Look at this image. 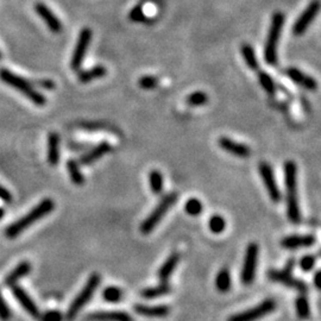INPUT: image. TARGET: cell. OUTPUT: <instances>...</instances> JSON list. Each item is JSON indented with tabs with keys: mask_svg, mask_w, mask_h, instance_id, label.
Returning a JSON list of instances; mask_svg holds the SVG:
<instances>
[{
	"mask_svg": "<svg viewBox=\"0 0 321 321\" xmlns=\"http://www.w3.org/2000/svg\"><path fill=\"white\" fill-rule=\"evenodd\" d=\"M284 182L287 190V216L290 223L299 224L301 212L297 198V167L294 161L284 163Z\"/></svg>",
	"mask_w": 321,
	"mask_h": 321,
	"instance_id": "6da1fadb",
	"label": "cell"
},
{
	"mask_svg": "<svg viewBox=\"0 0 321 321\" xmlns=\"http://www.w3.org/2000/svg\"><path fill=\"white\" fill-rule=\"evenodd\" d=\"M55 208L54 200L50 198L43 199L37 206L32 208L28 214H25L24 217H22L21 219L10 225L9 227H6L5 230V236L8 238H16L19 236L22 232H24L26 228L31 226L32 224H35L36 221H38L42 218H44L48 214H50Z\"/></svg>",
	"mask_w": 321,
	"mask_h": 321,
	"instance_id": "7a4b0ae2",
	"label": "cell"
},
{
	"mask_svg": "<svg viewBox=\"0 0 321 321\" xmlns=\"http://www.w3.org/2000/svg\"><path fill=\"white\" fill-rule=\"evenodd\" d=\"M0 80L5 82L6 85L11 86L15 89H17L18 92H21L23 95H25L30 101L34 102L37 106H44L47 104V99L43 95L41 92H38L30 81L26 79L22 78L11 71H9L8 68H0Z\"/></svg>",
	"mask_w": 321,
	"mask_h": 321,
	"instance_id": "3957f363",
	"label": "cell"
},
{
	"mask_svg": "<svg viewBox=\"0 0 321 321\" xmlns=\"http://www.w3.org/2000/svg\"><path fill=\"white\" fill-rule=\"evenodd\" d=\"M284 21H286V17L280 11L275 12L271 17L270 29L268 32L266 47H264V61L269 66H275L277 63V45H279Z\"/></svg>",
	"mask_w": 321,
	"mask_h": 321,
	"instance_id": "277c9868",
	"label": "cell"
},
{
	"mask_svg": "<svg viewBox=\"0 0 321 321\" xmlns=\"http://www.w3.org/2000/svg\"><path fill=\"white\" fill-rule=\"evenodd\" d=\"M177 199L178 195L176 191H171V193L164 195V197L161 199L160 203L157 204V206L152 210L151 213L149 214L144 219L143 223L141 224V232L143 234H150L152 231H154V228L161 223L162 219L165 217V214L169 212L170 208L176 204Z\"/></svg>",
	"mask_w": 321,
	"mask_h": 321,
	"instance_id": "5b68a950",
	"label": "cell"
},
{
	"mask_svg": "<svg viewBox=\"0 0 321 321\" xmlns=\"http://www.w3.org/2000/svg\"><path fill=\"white\" fill-rule=\"evenodd\" d=\"M101 277L100 275L94 273L89 276V279L87 281V283L85 284L84 288L81 289V292L76 295V297L73 300V302L69 306L67 315H66V319L68 321H73L78 316V314L80 313V310L84 308V307L87 304L89 301H91L92 297H93L95 290L100 284Z\"/></svg>",
	"mask_w": 321,
	"mask_h": 321,
	"instance_id": "8992f818",
	"label": "cell"
},
{
	"mask_svg": "<svg viewBox=\"0 0 321 321\" xmlns=\"http://www.w3.org/2000/svg\"><path fill=\"white\" fill-rule=\"evenodd\" d=\"M258 253H260V249H258L257 244L250 243L246 247L243 268H241L240 273L241 282H243V284H245V286H250L254 281V277H256Z\"/></svg>",
	"mask_w": 321,
	"mask_h": 321,
	"instance_id": "52a82bcc",
	"label": "cell"
},
{
	"mask_svg": "<svg viewBox=\"0 0 321 321\" xmlns=\"http://www.w3.org/2000/svg\"><path fill=\"white\" fill-rule=\"evenodd\" d=\"M275 308H276V301L274 299H267L252 308L230 316L227 321H257L274 312Z\"/></svg>",
	"mask_w": 321,
	"mask_h": 321,
	"instance_id": "ba28073f",
	"label": "cell"
},
{
	"mask_svg": "<svg viewBox=\"0 0 321 321\" xmlns=\"http://www.w3.org/2000/svg\"><path fill=\"white\" fill-rule=\"evenodd\" d=\"M92 41V30L89 28H84L79 35L78 42L73 51L72 59H71V68L74 72H79L81 69V66L84 63V59L87 54L89 43Z\"/></svg>",
	"mask_w": 321,
	"mask_h": 321,
	"instance_id": "9c48e42d",
	"label": "cell"
},
{
	"mask_svg": "<svg viewBox=\"0 0 321 321\" xmlns=\"http://www.w3.org/2000/svg\"><path fill=\"white\" fill-rule=\"evenodd\" d=\"M258 171H260L261 178H262L264 186L267 188L271 201H274L275 204L280 203L281 199H282V194H281L280 187L277 184L276 178H275V174L271 165L267 163V162H261L260 165H258Z\"/></svg>",
	"mask_w": 321,
	"mask_h": 321,
	"instance_id": "30bf717a",
	"label": "cell"
},
{
	"mask_svg": "<svg viewBox=\"0 0 321 321\" xmlns=\"http://www.w3.org/2000/svg\"><path fill=\"white\" fill-rule=\"evenodd\" d=\"M268 277L270 281L276 283H281L283 286L288 288H292L295 289L301 294H306L308 292V286L306 282L301 281L299 279H295L292 274L288 273L286 270H276V269H270L268 271Z\"/></svg>",
	"mask_w": 321,
	"mask_h": 321,
	"instance_id": "8fae6325",
	"label": "cell"
},
{
	"mask_svg": "<svg viewBox=\"0 0 321 321\" xmlns=\"http://www.w3.org/2000/svg\"><path fill=\"white\" fill-rule=\"evenodd\" d=\"M320 10L319 0H313L309 3V5L304 9V11L296 19L295 24L293 25V34L295 36H302L308 26L312 24L314 19L317 16Z\"/></svg>",
	"mask_w": 321,
	"mask_h": 321,
	"instance_id": "7c38bea8",
	"label": "cell"
},
{
	"mask_svg": "<svg viewBox=\"0 0 321 321\" xmlns=\"http://www.w3.org/2000/svg\"><path fill=\"white\" fill-rule=\"evenodd\" d=\"M35 11L43 19V22L47 24L49 30L52 34H59L62 31V23L59 22L57 16L43 3H37L35 5Z\"/></svg>",
	"mask_w": 321,
	"mask_h": 321,
	"instance_id": "4fadbf2b",
	"label": "cell"
},
{
	"mask_svg": "<svg viewBox=\"0 0 321 321\" xmlns=\"http://www.w3.org/2000/svg\"><path fill=\"white\" fill-rule=\"evenodd\" d=\"M218 144H219V147L223 149L224 151L228 152V154H231L232 156H236L239 158H246L251 155V149L247 147L246 144L239 143V142L231 140V138L226 137V136L220 137L219 141H218Z\"/></svg>",
	"mask_w": 321,
	"mask_h": 321,
	"instance_id": "5bb4252c",
	"label": "cell"
},
{
	"mask_svg": "<svg viewBox=\"0 0 321 321\" xmlns=\"http://www.w3.org/2000/svg\"><path fill=\"white\" fill-rule=\"evenodd\" d=\"M12 294L13 296H15V299L17 300L19 304L23 307V309L26 310V312H28L32 317L38 319L39 315H41V313H39L37 304L32 301L31 297L29 296V294L26 293L22 287L16 286V284L15 286H12Z\"/></svg>",
	"mask_w": 321,
	"mask_h": 321,
	"instance_id": "9a60e30c",
	"label": "cell"
},
{
	"mask_svg": "<svg viewBox=\"0 0 321 321\" xmlns=\"http://www.w3.org/2000/svg\"><path fill=\"white\" fill-rule=\"evenodd\" d=\"M111 144L108 143L107 141L100 142V143L95 145L94 148L89 149L88 151H86L84 155H81L80 160H79V163L81 165H91L93 164L94 162H97L98 160H100L101 157H104L106 154L111 151Z\"/></svg>",
	"mask_w": 321,
	"mask_h": 321,
	"instance_id": "2e32d148",
	"label": "cell"
},
{
	"mask_svg": "<svg viewBox=\"0 0 321 321\" xmlns=\"http://www.w3.org/2000/svg\"><path fill=\"white\" fill-rule=\"evenodd\" d=\"M86 321H134V319L130 314L121 310H99L87 314Z\"/></svg>",
	"mask_w": 321,
	"mask_h": 321,
	"instance_id": "e0dca14e",
	"label": "cell"
},
{
	"mask_svg": "<svg viewBox=\"0 0 321 321\" xmlns=\"http://www.w3.org/2000/svg\"><path fill=\"white\" fill-rule=\"evenodd\" d=\"M315 237L313 234H292V236H288L283 238L281 240V245L284 249L288 250H294L299 249V247H309L313 246L315 244Z\"/></svg>",
	"mask_w": 321,
	"mask_h": 321,
	"instance_id": "ac0fdd59",
	"label": "cell"
},
{
	"mask_svg": "<svg viewBox=\"0 0 321 321\" xmlns=\"http://www.w3.org/2000/svg\"><path fill=\"white\" fill-rule=\"evenodd\" d=\"M286 74L293 82H295L296 85L301 86V87L308 89V91H315V89L317 88V82L315 81V79L312 78V76L304 74V73L301 72L299 68H295V67L288 68L286 71Z\"/></svg>",
	"mask_w": 321,
	"mask_h": 321,
	"instance_id": "d6986e66",
	"label": "cell"
},
{
	"mask_svg": "<svg viewBox=\"0 0 321 321\" xmlns=\"http://www.w3.org/2000/svg\"><path fill=\"white\" fill-rule=\"evenodd\" d=\"M134 309L136 313L145 317H165L170 314V307L167 304L147 306V304L136 303Z\"/></svg>",
	"mask_w": 321,
	"mask_h": 321,
	"instance_id": "ffe728a7",
	"label": "cell"
},
{
	"mask_svg": "<svg viewBox=\"0 0 321 321\" xmlns=\"http://www.w3.org/2000/svg\"><path fill=\"white\" fill-rule=\"evenodd\" d=\"M178 262H180V254L177 252L171 253L170 256L164 261V263L162 264L160 269H158V279H160L162 282H167V281L170 279L171 275H173L175 269H176Z\"/></svg>",
	"mask_w": 321,
	"mask_h": 321,
	"instance_id": "44dd1931",
	"label": "cell"
},
{
	"mask_svg": "<svg viewBox=\"0 0 321 321\" xmlns=\"http://www.w3.org/2000/svg\"><path fill=\"white\" fill-rule=\"evenodd\" d=\"M48 163L56 167L59 162V136L56 132H50L48 136Z\"/></svg>",
	"mask_w": 321,
	"mask_h": 321,
	"instance_id": "7402d4cb",
	"label": "cell"
},
{
	"mask_svg": "<svg viewBox=\"0 0 321 321\" xmlns=\"http://www.w3.org/2000/svg\"><path fill=\"white\" fill-rule=\"evenodd\" d=\"M30 271H31V264H30L28 261L21 262L17 267L15 268V269L11 271V273L8 275V276L5 277L4 284L8 287L15 286V284H17V282L22 279V277L29 275Z\"/></svg>",
	"mask_w": 321,
	"mask_h": 321,
	"instance_id": "603a6c76",
	"label": "cell"
},
{
	"mask_svg": "<svg viewBox=\"0 0 321 321\" xmlns=\"http://www.w3.org/2000/svg\"><path fill=\"white\" fill-rule=\"evenodd\" d=\"M107 74V69L105 66H94V67L86 69V71H79L78 79L81 84H88L97 79H101Z\"/></svg>",
	"mask_w": 321,
	"mask_h": 321,
	"instance_id": "cb8c5ba5",
	"label": "cell"
},
{
	"mask_svg": "<svg viewBox=\"0 0 321 321\" xmlns=\"http://www.w3.org/2000/svg\"><path fill=\"white\" fill-rule=\"evenodd\" d=\"M171 292V287L170 284H168L167 282H162L161 284L155 287H148L144 288L143 290L141 292L142 297L147 300H151V299H156V297L167 295Z\"/></svg>",
	"mask_w": 321,
	"mask_h": 321,
	"instance_id": "d4e9b609",
	"label": "cell"
},
{
	"mask_svg": "<svg viewBox=\"0 0 321 321\" xmlns=\"http://www.w3.org/2000/svg\"><path fill=\"white\" fill-rule=\"evenodd\" d=\"M240 52L247 67H249L251 71H257L258 67H260V63H258L256 52H254L252 45L249 44V43H244L240 48Z\"/></svg>",
	"mask_w": 321,
	"mask_h": 321,
	"instance_id": "484cf974",
	"label": "cell"
},
{
	"mask_svg": "<svg viewBox=\"0 0 321 321\" xmlns=\"http://www.w3.org/2000/svg\"><path fill=\"white\" fill-rule=\"evenodd\" d=\"M67 170L69 177L75 186H84L86 178L80 169V163L75 160H69L67 162Z\"/></svg>",
	"mask_w": 321,
	"mask_h": 321,
	"instance_id": "4316f807",
	"label": "cell"
},
{
	"mask_svg": "<svg viewBox=\"0 0 321 321\" xmlns=\"http://www.w3.org/2000/svg\"><path fill=\"white\" fill-rule=\"evenodd\" d=\"M231 274L226 268H223L216 276V287L220 293H227L231 289Z\"/></svg>",
	"mask_w": 321,
	"mask_h": 321,
	"instance_id": "83f0119b",
	"label": "cell"
},
{
	"mask_svg": "<svg viewBox=\"0 0 321 321\" xmlns=\"http://www.w3.org/2000/svg\"><path fill=\"white\" fill-rule=\"evenodd\" d=\"M163 176H162V173L160 170L154 169L149 173V184H150L152 193L160 195L163 191Z\"/></svg>",
	"mask_w": 321,
	"mask_h": 321,
	"instance_id": "f1b7e54d",
	"label": "cell"
},
{
	"mask_svg": "<svg viewBox=\"0 0 321 321\" xmlns=\"http://www.w3.org/2000/svg\"><path fill=\"white\" fill-rule=\"evenodd\" d=\"M258 81H260V85L262 86V88L268 94L274 95L276 93V84H275L274 79L267 72L258 73Z\"/></svg>",
	"mask_w": 321,
	"mask_h": 321,
	"instance_id": "f546056e",
	"label": "cell"
},
{
	"mask_svg": "<svg viewBox=\"0 0 321 321\" xmlns=\"http://www.w3.org/2000/svg\"><path fill=\"white\" fill-rule=\"evenodd\" d=\"M123 296H124L123 290H121L120 288L114 287V286L106 287L104 292H102V299L107 301V302H112V303L121 301L123 300Z\"/></svg>",
	"mask_w": 321,
	"mask_h": 321,
	"instance_id": "4dcf8cb0",
	"label": "cell"
},
{
	"mask_svg": "<svg viewBox=\"0 0 321 321\" xmlns=\"http://www.w3.org/2000/svg\"><path fill=\"white\" fill-rule=\"evenodd\" d=\"M296 306V314L301 320H307L310 316V308H309V302L307 300V297L304 295H301L296 299L295 302Z\"/></svg>",
	"mask_w": 321,
	"mask_h": 321,
	"instance_id": "1f68e13d",
	"label": "cell"
},
{
	"mask_svg": "<svg viewBox=\"0 0 321 321\" xmlns=\"http://www.w3.org/2000/svg\"><path fill=\"white\" fill-rule=\"evenodd\" d=\"M208 227H210L211 232L214 234L223 233L226 228V220L220 214H214L208 220Z\"/></svg>",
	"mask_w": 321,
	"mask_h": 321,
	"instance_id": "d6a6232c",
	"label": "cell"
},
{
	"mask_svg": "<svg viewBox=\"0 0 321 321\" xmlns=\"http://www.w3.org/2000/svg\"><path fill=\"white\" fill-rule=\"evenodd\" d=\"M204 206L203 203L199 200L198 198H190L188 199L184 204V212L188 214V216L191 217H198L203 213Z\"/></svg>",
	"mask_w": 321,
	"mask_h": 321,
	"instance_id": "836d02e7",
	"label": "cell"
},
{
	"mask_svg": "<svg viewBox=\"0 0 321 321\" xmlns=\"http://www.w3.org/2000/svg\"><path fill=\"white\" fill-rule=\"evenodd\" d=\"M186 102L189 106H203L208 102V95L203 91H197L190 93L186 98Z\"/></svg>",
	"mask_w": 321,
	"mask_h": 321,
	"instance_id": "e575fe53",
	"label": "cell"
},
{
	"mask_svg": "<svg viewBox=\"0 0 321 321\" xmlns=\"http://www.w3.org/2000/svg\"><path fill=\"white\" fill-rule=\"evenodd\" d=\"M138 86L145 91L156 88L158 86V79L154 75H143L138 79Z\"/></svg>",
	"mask_w": 321,
	"mask_h": 321,
	"instance_id": "d590c367",
	"label": "cell"
},
{
	"mask_svg": "<svg viewBox=\"0 0 321 321\" xmlns=\"http://www.w3.org/2000/svg\"><path fill=\"white\" fill-rule=\"evenodd\" d=\"M129 19L134 23H144L145 21H148V17L145 16V13L143 11V6H135L130 11V13H129Z\"/></svg>",
	"mask_w": 321,
	"mask_h": 321,
	"instance_id": "8d00e7d4",
	"label": "cell"
},
{
	"mask_svg": "<svg viewBox=\"0 0 321 321\" xmlns=\"http://www.w3.org/2000/svg\"><path fill=\"white\" fill-rule=\"evenodd\" d=\"M315 262H316L315 256H313V254H304L303 257H301L299 267L301 270L304 271V273H309V271H312L314 266H315Z\"/></svg>",
	"mask_w": 321,
	"mask_h": 321,
	"instance_id": "74e56055",
	"label": "cell"
},
{
	"mask_svg": "<svg viewBox=\"0 0 321 321\" xmlns=\"http://www.w3.org/2000/svg\"><path fill=\"white\" fill-rule=\"evenodd\" d=\"M38 319H41V321H62L63 320V314L59 310H49L43 315H39Z\"/></svg>",
	"mask_w": 321,
	"mask_h": 321,
	"instance_id": "f35d334b",
	"label": "cell"
},
{
	"mask_svg": "<svg viewBox=\"0 0 321 321\" xmlns=\"http://www.w3.org/2000/svg\"><path fill=\"white\" fill-rule=\"evenodd\" d=\"M32 86H36L38 88L47 89V91H52L55 88V82L50 79H39V80H32Z\"/></svg>",
	"mask_w": 321,
	"mask_h": 321,
	"instance_id": "ab89813d",
	"label": "cell"
},
{
	"mask_svg": "<svg viewBox=\"0 0 321 321\" xmlns=\"http://www.w3.org/2000/svg\"><path fill=\"white\" fill-rule=\"evenodd\" d=\"M10 316H11V312H10L8 303L5 302L2 293H0V320L8 321L10 319Z\"/></svg>",
	"mask_w": 321,
	"mask_h": 321,
	"instance_id": "60d3db41",
	"label": "cell"
},
{
	"mask_svg": "<svg viewBox=\"0 0 321 321\" xmlns=\"http://www.w3.org/2000/svg\"><path fill=\"white\" fill-rule=\"evenodd\" d=\"M81 129H85V130L89 131H97V130H111V129L105 127L102 123H92V121H88V123H82Z\"/></svg>",
	"mask_w": 321,
	"mask_h": 321,
	"instance_id": "b9f144b4",
	"label": "cell"
},
{
	"mask_svg": "<svg viewBox=\"0 0 321 321\" xmlns=\"http://www.w3.org/2000/svg\"><path fill=\"white\" fill-rule=\"evenodd\" d=\"M0 200H3L4 203L10 204L12 201V195L10 193L9 189H6L5 187H3L0 184Z\"/></svg>",
	"mask_w": 321,
	"mask_h": 321,
	"instance_id": "7bdbcfd3",
	"label": "cell"
},
{
	"mask_svg": "<svg viewBox=\"0 0 321 321\" xmlns=\"http://www.w3.org/2000/svg\"><path fill=\"white\" fill-rule=\"evenodd\" d=\"M69 149L74 151H82L85 149H88L87 143H78V142H74V143H69Z\"/></svg>",
	"mask_w": 321,
	"mask_h": 321,
	"instance_id": "ee69618b",
	"label": "cell"
},
{
	"mask_svg": "<svg viewBox=\"0 0 321 321\" xmlns=\"http://www.w3.org/2000/svg\"><path fill=\"white\" fill-rule=\"evenodd\" d=\"M294 267H295V258H289V261L287 262L286 268H284L283 270H286V271H288V273L292 274Z\"/></svg>",
	"mask_w": 321,
	"mask_h": 321,
	"instance_id": "f6af8a7d",
	"label": "cell"
},
{
	"mask_svg": "<svg viewBox=\"0 0 321 321\" xmlns=\"http://www.w3.org/2000/svg\"><path fill=\"white\" fill-rule=\"evenodd\" d=\"M320 271L317 270L316 273H315V275H314V284H315V287H316V289H320L321 288V284H320Z\"/></svg>",
	"mask_w": 321,
	"mask_h": 321,
	"instance_id": "bcb514c9",
	"label": "cell"
},
{
	"mask_svg": "<svg viewBox=\"0 0 321 321\" xmlns=\"http://www.w3.org/2000/svg\"><path fill=\"white\" fill-rule=\"evenodd\" d=\"M5 216V211H4V208H2L0 207V219H2L3 217Z\"/></svg>",
	"mask_w": 321,
	"mask_h": 321,
	"instance_id": "7dc6e473",
	"label": "cell"
},
{
	"mask_svg": "<svg viewBox=\"0 0 321 321\" xmlns=\"http://www.w3.org/2000/svg\"><path fill=\"white\" fill-rule=\"evenodd\" d=\"M0 59H2V52H0Z\"/></svg>",
	"mask_w": 321,
	"mask_h": 321,
	"instance_id": "c3c4849f",
	"label": "cell"
}]
</instances>
